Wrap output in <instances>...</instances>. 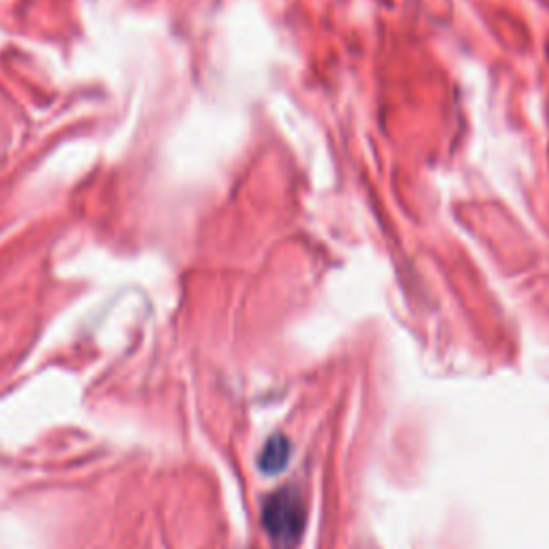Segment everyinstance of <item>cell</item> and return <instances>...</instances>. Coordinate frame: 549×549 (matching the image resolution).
<instances>
[{
	"mask_svg": "<svg viewBox=\"0 0 549 549\" xmlns=\"http://www.w3.org/2000/svg\"><path fill=\"white\" fill-rule=\"evenodd\" d=\"M264 526L279 543L290 545L301 537L305 526V509L299 492L281 489L264 507Z\"/></svg>",
	"mask_w": 549,
	"mask_h": 549,
	"instance_id": "obj_1",
	"label": "cell"
},
{
	"mask_svg": "<svg viewBox=\"0 0 549 549\" xmlns=\"http://www.w3.org/2000/svg\"><path fill=\"white\" fill-rule=\"evenodd\" d=\"M290 457V442L284 436H273L269 442L264 444V449L260 453V468L269 474H275L279 470H284Z\"/></svg>",
	"mask_w": 549,
	"mask_h": 549,
	"instance_id": "obj_2",
	"label": "cell"
}]
</instances>
